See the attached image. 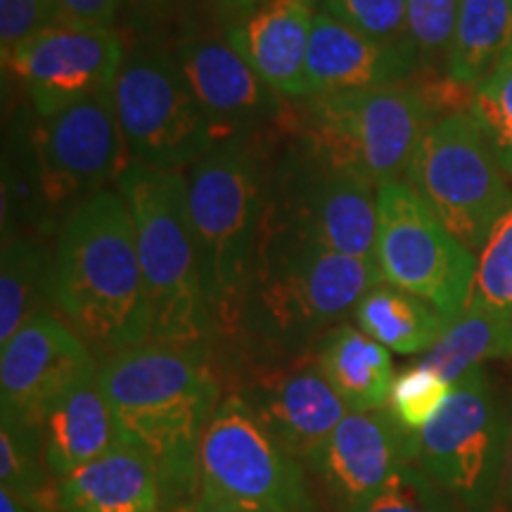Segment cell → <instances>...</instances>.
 Masks as SVG:
<instances>
[{
    "instance_id": "cell-1",
    "label": "cell",
    "mask_w": 512,
    "mask_h": 512,
    "mask_svg": "<svg viewBox=\"0 0 512 512\" xmlns=\"http://www.w3.org/2000/svg\"><path fill=\"white\" fill-rule=\"evenodd\" d=\"M98 382L121 444L155 467L164 510L185 512L202 489V434L223 399L211 358L147 342L102 358Z\"/></svg>"
},
{
    "instance_id": "cell-2",
    "label": "cell",
    "mask_w": 512,
    "mask_h": 512,
    "mask_svg": "<svg viewBox=\"0 0 512 512\" xmlns=\"http://www.w3.org/2000/svg\"><path fill=\"white\" fill-rule=\"evenodd\" d=\"M382 283L375 261L354 259L261 219L233 342L247 361L313 354L318 339Z\"/></svg>"
},
{
    "instance_id": "cell-3",
    "label": "cell",
    "mask_w": 512,
    "mask_h": 512,
    "mask_svg": "<svg viewBox=\"0 0 512 512\" xmlns=\"http://www.w3.org/2000/svg\"><path fill=\"white\" fill-rule=\"evenodd\" d=\"M50 254V311L98 361L150 342L136 230L119 190H102L69 211Z\"/></svg>"
},
{
    "instance_id": "cell-4",
    "label": "cell",
    "mask_w": 512,
    "mask_h": 512,
    "mask_svg": "<svg viewBox=\"0 0 512 512\" xmlns=\"http://www.w3.org/2000/svg\"><path fill=\"white\" fill-rule=\"evenodd\" d=\"M131 211L143 268L150 342L209 356L219 342L195 240L181 171L131 162L117 181Z\"/></svg>"
},
{
    "instance_id": "cell-5",
    "label": "cell",
    "mask_w": 512,
    "mask_h": 512,
    "mask_svg": "<svg viewBox=\"0 0 512 512\" xmlns=\"http://www.w3.org/2000/svg\"><path fill=\"white\" fill-rule=\"evenodd\" d=\"M188 221L219 337H233L264 219L266 176L252 138L221 140L185 169Z\"/></svg>"
},
{
    "instance_id": "cell-6",
    "label": "cell",
    "mask_w": 512,
    "mask_h": 512,
    "mask_svg": "<svg viewBox=\"0 0 512 512\" xmlns=\"http://www.w3.org/2000/svg\"><path fill=\"white\" fill-rule=\"evenodd\" d=\"M439 112L425 86H384L306 98L297 143L313 157L380 190L401 181Z\"/></svg>"
},
{
    "instance_id": "cell-7",
    "label": "cell",
    "mask_w": 512,
    "mask_h": 512,
    "mask_svg": "<svg viewBox=\"0 0 512 512\" xmlns=\"http://www.w3.org/2000/svg\"><path fill=\"white\" fill-rule=\"evenodd\" d=\"M510 432L512 411L479 366L453 382L441 411L420 432L418 465L460 512H498Z\"/></svg>"
},
{
    "instance_id": "cell-8",
    "label": "cell",
    "mask_w": 512,
    "mask_h": 512,
    "mask_svg": "<svg viewBox=\"0 0 512 512\" xmlns=\"http://www.w3.org/2000/svg\"><path fill=\"white\" fill-rule=\"evenodd\" d=\"M408 183L472 254L512 204L508 174L470 112L441 114L415 147Z\"/></svg>"
},
{
    "instance_id": "cell-9",
    "label": "cell",
    "mask_w": 512,
    "mask_h": 512,
    "mask_svg": "<svg viewBox=\"0 0 512 512\" xmlns=\"http://www.w3.org/2000/svg\"><path fill=\"white\" fill-rule=\"evenodd\" d=\"M200 486L242 512H323L306 465L238 394L223 396L202 434Z\"/></svg>"
},
{
    "instance_id": "cell-10",
    "label": "cell",
    "mask_w": 512,
    "mask_h": 512,
    "mask_svg": "<svg viewBox=\"0 0 512 512\" xmlns=\"http://www.w3.org/2000/svg\"><path fill=\"white\" fill-rule=\"evenodd\" d=\"M375 195V266L382 283L411 292L456 320L470 302L477 254L456 240L411 183L382 185Z\"/></svg>"
},
{
    "instance_id": "cell-11",
    "label": "cell",
    "mask_w": 512,
    "mask_h": 512,
    "mask_svg": "<svg viewBox=\"0 0 512 512\" xmlns=\"http://www.w3.org/2000/svg\"><path fill=\"white\" fill-rule=\"evenodd\" d=\"M112 98L128 162L181 171L216 145L209 119L171 53H124Z\"/></svg>"
},
{
    "instance_id": "cell-12",
    "label": "cell",
    "mask_w": 512,
    "mask_h": 512,
    "mask_svg": "<svg viewBox=\"0 0 512 512\" xmlns=\"http://www.w3.org/2000/svg\"><path fill=\"white\" fill-rule=\"evenodd\" d=\"M375 188L330 169L294 140L266 176L264 221L330 252L375 261Z\"/></svg>"
},
{
    "instance_id": "cell-13",
    "label": "cell",
    "mask_w": 512,
    "mask_h": 512,
    "mask_svg": "<svg viewBox=\"0 0 512 512\" xmlns=\"http://www.w3.org/2000/svg\"><path fill=\"white\" fill-rule=\"evenodd\" d=\"M36 188L48 209L72 207L119 181L128 164L112 91L43 117L34 133Z\"/></svg>"
},
{
    "instance_id": "cell-14",
    "label": "cell",
    "mask_w": 512,
    "mask_h": 512,
    "mask_svg": "<svg viewBox=\"0 0 512 512\" xmlns=\"http://www.w3.org/2000/svg\"><path fill=\"white\" fill-rule=\"evenodd\" d=\"M233 394L304 465L349 413L320 370L316 354L249 361Z\"/></svg>"
},
{
    "instance_id": "cell-15",
    "label": "cell",
    "mask_w": 512,
    "mask_h": 512,
    "mask_svg": "<svg viewBox=\"0 0 512 512\" xmlns=\"http://www.w3.org/2000/svg\"><path fill=\"white\" fill-rule=\"evenodd\" d=\"M124 43L112 27L60 22L24 43L5 67L27 88L38 117L112 91Z\"/></svg>"
},
{
    "instance_id": "cell-16",
    "label": "cell",
    "mask_w": 512,
    "mask_h": 512,
    "mask_svg": "<svg viewBox=\"0 0 512 512\" xmlns=\"http://www.w3.org/2000/svg\"><path fill=\"white\" fill-rule=\"evenodd\" d=\"M420 434L406 430L389 408L347 413L325 439L306 470L335 512H349L392 479L403 465L418 463Z\"/></svg>"
},
{
    "instance_id": "cell-17",
    "label": "cell",
    "mask_w": 512,
    "mask_h": 512,
    "mask_svg": "<svg viewBox=\"0 0 512 512\" xmlns=\"http://www.w3.org/2000/svg\"><path fill=\"white\" fill-rule=\"evenodd\" d=\"M100 361L55 311H38L0 351V413L38 422L57 396L98 373Z\"/></svg>"
},
{
    "instance_id": "cell-18",
    "label": "cell",
    "mask_w": 512,
    "mask_h": 512,
    "mask_svg": "<svg viewBox=\"0 0 512 512\" xmlns=\"http://www.w3.org/2000/svg\"><path fill=\"white\" fill-rule=\"evenodd\" d=\"M171 57L209 119L216 143L249 138L283 114V98L226 38H188L171 50Z\"/></svg>"
},
{
    "instance_id": "cell-19",
    "label": "cell",
    "mask_w": 512,
    "mask_h": 512,
    "mask_svg": "<svg viewBox=\"0 0 512 512\" xmlns=\"http://www.w3.org/2000/svg\"><path fill=\"white\" fill-rule=\"evenodd\" d=\"M420 69L408 41H377L316 10L306 55V86L313 95L396 86Z\"/></svg>"
},
{
    "instance_id": "cell-20",
    "label": "cell",
    "mask_w": 512,
    "mask_h": 512,
    "mask_svg": "<svg viewBox=\"0 0 512 512\" xmlns=\"http://www.w3.org/2000/svg\"><path fill=\"white\" fill-rule=\"evenodd\" d=\"M316 0H271L226 27V41L280 98H309L306 55Z\"/></svg>"
},
{
    "instance_id": "cell-21",
    "label": "cell",
    "mask_w": 512,
    "mask_h": 512,
    "mask_svg": "<svg viewBox=\"0 0 512 512\" xmlns=\"http://www.w3.org/2000/svg\"><path fill=\"white\" fill-rule=\"evenodd\" d=\"M38 430L43 458L55 482L121 444L98 373L57 396L43 411Z\"/></svg>"
},
{
    "instance_id": "cell-22",
    "label": "cell",
    "mask_w": 512,
    "mask_h": 512,
    "mask_svg": "<svg viewBox=\"0 0 512 512\" xmlns=\"http://www.w3.org/2000/svg\"><path fill=\"white\" fill-rule=\"evenodd\" d=\"M57 505L62 512H164L155 467L126 444L57 479Z\"/></svg>"
},
{
    "instance_id": "cell-23",
    "label": "cell",
    "mask_w": 512,
    "mask_h": 512,
    "mask_svg": "<svg viewBox=\"0 0 512 512\" xmlns=\"http://www.w3.org/2000/svg\"><path fill=\"white\" fill-rule=\"evenodd\" d=\"M316 361L332 389L347 403L349 413L387 408L394 384V361L389 349L356 325L339 323L318 339Z\"/></svg>"
},
{
    "instance_id": "cell-24",
    "label": "cell",
    "mask_w": 512,
    "mask_h": 512,
    "mask_svg": "<svg viewBox=\"0 0 512 512\" xmlns=\"http://www.w3.org/2000/svg\"><path fill=\"white\" fill-rule=\"evenodd\" d=\"M354 318L368 337L403 356L427 354L451 323L437 306L389 283L363 294Z\"/></svg>"
},
{
    "instance_id": "cell-25",
    "label": "cell",
    "mask_w": 512,
    "mask_h": 512,
    "mask_svg": "<svg viewBox=\"0 0 512 512\" xmlns=\"http://www.w3.org/2000/svg\"><path fill=\"white\" fill-rule=\"evenodd\" d=\"M512 43V0H460L446 79L475 93Z\"/></svg>"
},
{
    "instance_id": "cell-26",
    "label": "cell",
    "mask_w": 512,
    "mask_h": 512,
    "mask_svg": "<svg viewBox=\"0 0 512 512\" xmlns=\"http://www.w3.org/2000/svg\"><path fill=\"white\" fill-rule=\"evenodd\" d=\"M50 261L41 240L3 233L0 261V347L38 311L50 309Z\"/></svg>"
},
{
    "instance_id": "cell-27",
    "label": "cell",
    "mask_w": 512,
    "mask_h": 512,
    "mask_svg": "<svg viewBox=\"0 0 512 512\" xmlns=\"http://www.w3.org/2000/svg\"><path fill=\"white\" fill-rule=\"evenodd\" d=\"M498 358H512L510 320L482 309H465L448 323L439 342L422 354L420 366L453 384L470 370Z\"/></svg>"
},
{
    "instance_id": "cell-28",
    "label": "cell",
    "mask_w": 512,
    "mask_h": 512,
    "mask_svg": "<svg viewBox=\"0 0 512 512\" xmlns=\"http://www.w3.org/2000/svg\"><path fill=\"white\" fill-rule=\"evenodd\" d=\"M0 486L31 512L57 510V482L43 458L38 422L0 413Z\"/></svg>"
},
{
    "instance_id": "cell-29",
    "label": "cell",
    "mask_w": 512,
    "mask_h": 512,
    "mask_svg": "<svg viewBox=\"0 0 512 512\" xmlns=\"http://www.w3.org/2000/svg\"><path fill=\"white\" fill-rule=\"evenodd\" d=\"M467 309L496 313L512 323V204L477 254V273Z\"/></svg>"
},
{
    "instance_id": "cell-30",
    "label": "cell",
    "mask_w": 512,
    "mask_h": 512,
    "mask_svg": "<svg viewBox=\"0 0 512 512\" xmlns=\"http://www.w3.org/2000/svg\"><path fill=\"white\" fill-rule=\"evenodd\" d=\"M470 112L512 178V43L501 62L470 95Z\"/></svg>"
},
{
    "instance_id": "cell-31",
    "label": "cell",
    "mask_w": 512,
    "mask_h": 512,
    "mask_svg": "<svg viewBox=\"0 0 512 512\" xmlns=\"http://www.w3.org/2000/svg\"><path fill=\"white\" fill-rule=\"evenodd\" d=\"M458 10L460 0H406L408 38L418 50L422 72H446Z\"/></svg>"
},
{
    "instance_id": "cell-32",
    "label": "cell",
    "mask_w": 512,
    "mask_h": 512,
    "mask_svg": "<svg viewBox=\"0 0 512 512\" xmlns=\"http://www.w3.org/2000/svg\"><path fill=\"white\" fill-rule=\"evenodd\" d=\"M451 387V382L418 363L394 377L387 408L406 430L420 434L441 411Z\"/></svg>"
},
{
    "instance_id": "cell-33",
    "label": "cell",
    "mask_w": 512,
    "mask_h": 512,
    "mask_svg": "<svg viewBox=\"0 0 512 512\" xmlns=\"http://www.w3.org/2000/svg\"><path fill=\"white\" fill-rule=\"evenodd\" d=\"M349 512H460V508L418 463H411Z\"/></svg>"
},
{
    "instance_id": "cell-34",
    "label": "cell",
    "mask_w": 512,
    "mask_h": 512,
    "mask_svg": "<svg viewBox=\"0 0 512 512\" xmlns=\"http://www.w3.org/2000/svg\"><path fill=\"white\" fill-rule=\"evenodd\" d=\"M316 8L377 41H408L406 0H316Z\"/></svg>"
},
{
    "instance_id": "cell-35",
    "label": "cell",
    "mask_w": 512,
    "mask_h": 512,
    "mask_svg": "<svg viewBox=\"0 0 512 512\" xmlns=\"http://www.w3.org/2000/svg\"><path fill=\"white\" fill-rule=\"evenodd\" d=\"M60 24L50 0H0V50L3 67L24 43Z\"/></svg>"
},
{
    "instance_id": "cell-36",
    "label": "cell",
    "mask_w": 512,
    "mask_h": 512,
    "mask_svg": "<svg viewBox=\"0 0 512 512\" xmlns=\"http://www.w3.org/2000/svg\"><path fill=\"white\" fill-rule=\"evenodd\" d=\"M60 22L83 27H112L124 0H50Z\"/></svg>"
},
{
    "instance_id": "cell-37",
    "label": "cell",
    "mask_w": 512,
    "mask_h": 512,
    "mask_svg": "<svg viewBox=\"0 0 512 512\" xmlns=\"http://www.w3.org/2000/svg\"><path fill=\"white\" fill-rule=\"evenodd\" d=\"M266 3H271V0H211L216 15L226 19V22H233V19L247 15V12L261 8Z\"/></svg>"
},
{
    "instance_id": "cell-38",
    "label": "cell",
    "mask_w": 512,
    "mask_h": 512,
    "mask_svg": "<svg viewBox=\"0 0 512 512\" xmlns=\"http://www.w3.org/2000/svg\"><path fill=\"white\" fill-rule=\"evenodd\" d=\"M185 512H242V510L233 508V505L223 503L221 498L211 496L209 491L200 489V494H197L195 501H192L188 508H185Z\"/></svg>"
},
{
    "instance_id": "cell-39",
    "label": "cell",
    "mask_w": 512,
    "mask_h": 512,
    "mask_svg": "<svg viewBox=\"0 0 512 512\" xmlns=\"http://www.w3.org/2000/svg\"><path fill=\"white\" fill-rule=\"evenodd\" d=\"M498 512H512V432H510L508 463H505V477H503L501 501H498Z\"/></svg>"
},
{
    "instance_id": "cell-40",
    "label": "cell",
    "mask_w": 512,
    "mask_h": 512,
    "mask_svg": "<svg viewBox=\"0 0 512 512\" xmlns=\"http://www.w3.org/2000/svg\"><path fill=\"white\" fill-rule=\"evenodd\" d=\"M0 512H31L29 508H24L17 498H12L8 491H0Z\"/></svg>"
},
{
    "instance_id": "cell-41",
    "label": "cell",
    "mask_w": 512,
    "mask_h": 512,
    "mask_svg": "<svg viewBox=\"0 0 512 512\" xmlns=\"http://www.w3.org/2000/svg\"><path fill=\"white\" fill-rule=\"evenodd\" d=\"M50 512H62V510H60V508H57V510H50Z\"/></svg>"
},
{
    "instance_id": "cell-42",
    "label": "cell",
    "mask_w": 512,
    "mask_h": 512,
    "mask_svg": "<svg viewBox=\"0 0 512 512\" xmlns=\"http://www.w3.org/2000/svg\"><path fill=\"white\" fill-rule=\"evenodd\" d=\"M164 512H171V510H164Z\"/></svg>"
}]
</instances>
